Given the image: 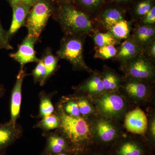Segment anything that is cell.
Segmentation results:
<instances>
[{
	"label": "cell",
	"instance_id": "1",
	"mask_svg": "<svg viewBox=\"0 0 155 155\" xmlns=\"http://www.w3.org/2000/svg\"><path fill=\"white\" fill-rule=\"evenodd\" d=\"M57 107L54 113L61 120L60 127L57 130L67 140L72 152L79 155L94 146L92 121L86 116L67 115L61 101Z\"/></svg>",
	"mask_w": 155,
	"mask_h": 155
},
{
	"label": "cell",
	"instance_id": "2",
	"mask_svg": "<svg viewBox=\"0 0 155 155\" xmlns=\"http://www.w3.org/2000/svg\"><path fill=\"white\" fill-rule=\"evenodd\" d=\"M52 16L59 22L66 35L81 36L92 28L89 17L71 4H59Z\"/></svg>",
	"mask_w": 155,
	"mask_h": 155
},
{
	"label": "cell",
	"instance_id": "3",
	"mask_svg": "<svg viewBox=\"0 0 155 155\" xmlns=\"http://www.w3.org/2000/svg\"><path fill=\"white\" fill-rule=\"evenodd\" d=\"M52 0H37L31 6L24 26L28 34L38 41L50 17L55 11Z\"/></svg>",
	"mask_w": 155,
	"mask_h": 155
},
{
	"label": "cell",
	"instance_id": "4",
	"mask_svg": "<svg viewBox=\"0 0 155 155\" xmlns=\"http://www.w3.org/2000/svg\"><path fill=\"white\" fill-rule=\"evenodd\" d=\"M94 145L108 150L123 135L112 120L103 116L92 121Z\"/></svg>",
	"mask_w": 155,
	"mask_h": 155
},
{
	"label": "cell",
	"instance_id": "5",
	"mask_svg": "<svg viewBox=\"0 0 155 155\" xmlns=\"http://www.w3.org/2000/svg\"><path fill=\"white\" fill-rule=\"evenodd\" d=\"M83 42L79 35H66L61 41L57 52L59 59L69 61L74 70H90L85 64L83 55Z\"/></svg>",
	"mask_w": 155,
	"mask_h": 155
},
{
	"label": "cell",
	"instance_id": "6",
	"mask_svg": "<svg viewBox=\"0 0 155 155\" xmlns=\"http://www.w3.org/2000/svg\"><path fill=\"white\" fill-rule=\"evenodd\" d=\"M93 101L102 115L111 120L120 119L127 110L125 98L116 91L105 92L95 97Z\"/></svg>",
	"mask_w": 155,
	"mask_h": 155
},
{
	"label": "cell",
	"instance_id": "7",
	"mask_svg": "<svg viewBox=\"0 0 155 155\" xmlns=\"http://www.w3.org/2000/svg\"><path fill=\"white\" fill-rule=\"evenodd\" d=\"M144 137L121 136L108 151L110 155H154Z\"/></svg>",
	"mask_w": 155,
	"mask_h": 155
},
{
	"label": "cell",
	"instance_id": "8",
	"mask_svg": "<svg viewBox=\"0 0 155 155\" xmlns=\"http://www.w3.org/2000/svg\"><path fill=\"white\" fill-rule=\"evenodd\" d=\"M130 61L125 70L130 78L146 82L154 77V67L148 60L140 57Z\"/></svg>",
	"mask_w": 155,
	"mask_h": 155
},
{
	"label": "cell",
	"instance_id": "9",
	"mask_svg": "<svg viewBox=\"0 0 155 155\" xmlns=\"http://www.w3.org/2000/svg\"><path fill=\"white\" fill-rule=\"evenodd\" d=\"M38 41L33 37L27 35L22 43L18 45L16 52L9 54L10 58L19 63L20 69L24 68L28 63H37L40 61L35 50V45Z\"/></svg>",
	"mask_w": 155,
	"mask_h": 155
},
{
	"label": "cell",
	"instance_id": "10",
	"mask_svg": "<svg viewBox=\"0 0 155 155\" xmlns=\"http://www.w3.org/2000/svg\"><path fill=\"white\" fill-rule=\"evenodd\" d=\"M126 97L136 104H145L152 97V93L145 81L130 78L123 87Z\"/></svg>",
	"mask_w": 155,
	"mask_h": 155
},
{
	"label": "cell",
	"instance_id": "11",
	"mask_svg": "<svg viewBox=\"0 0 155 155\" xmlns=\"http://www.w3.org/2000/svg\"><path fill=\"white\" fill-rule=\"evenodd\" d=\"M23 132L19 123H0V155H5L9 147L22 137Z\"/></svg>",
	"mask_w": 155,
	"mask_h": 155
},
{
	"label": "cell",
	"instance_id": "12",
	"mask_svg": "<svg viewBox=\"0 0 155 155\" xmlns=\"http://www.w3.org/2000/svg\"><path fill=\"white\" fill-rule=\"evenodd\" d=\"M148 123L146 114L140 108H136L128 112L125 116V128L133 134L144 136L147 129Z\"/></svg>",
	"mask_w": 155,
	"mask_h": 155
},
{
	"label": "cell",
	"instance_id": "13",
	"mask_svg": "<svg viewBox=\"0 0 155 155\" xmlns=\"http://www.w3.org/2000/svg\"><path fill=\"white\" fill-rule=\"evenodd\" d=\"M27 75L26 70L24 68L20 69L11 92L10 105L11 119L9 121L13 124L17 123V119H19L20 116L22 103V84L24 78Z\"/></svg>",
	"mask_w": 155,
	"mask_h": 155
},
{
	"label": "cell",
	"instance_id": "14",
	"mask_svg": "<svg viewBox=\"0 0 155 155\" xmlns=\"http://www.w3.org/2000/svg\"><path fill=\"white\" fill-rule=\"evenodd\" d=\"M42 135L46 138V142L44 150L42 153L49 154L62 153H74L67 140L57 129L54 132L43 133Z\"/></svg>",
	"mask_w": 155,
	"mask_h": 155
},
{
	"label": "cell",
	"instance_id": "15",
	"mask_svg": "<svg viewBox=\"0 0 155 155\" xmlns=\"http://www.w3.org/2000/svg\"><path fill=\"white\" fill-rule=\"evenodd\" d=\"M13 17L11 26L7 31V37L9 40L15 35L19 28L24 26L25 20L31 7L23 4H18L11 6Z\"/></svg>",
	"mask_w": 155,
	"mask_h": 155
},
{
	"label": "cell",
	"instance_id": "16",
	"mask_svg": "<svg viewBox=\"0 0 155 155\" xmlns=\"http://www.w3.org/2000/svg\"><path fill=\"white\" fill-rule=\"evenodd\" d=\"M80 92L88 94L91 96L96 97L105 92L102 76L94 74L83 84L76 89Z\"/></svg>",
	"mask_w": 155,
	"mask_h": 155
},
{
	"label": "cell",
	"instance_id": "17",
	"mask_svg": "<svg viewBox=\"0 0 155 155\" xmlns=\"http://www.w3.org/2000/svg\"><path fill=\"white\" fill-rule=\"evenodd\" d=\"M141 51L140 44L133 40L128 39L122 44L117 55L121 61H126L136 58Z\"/></svg>",
	"mask_w": 155,
	"mask_h": 155
},
{
	"label": "cell",
	"instance_id": "18",
	"mask_svg": "<svg viewBox=\"0 0 155 155\" xmlns=\"http://www.w3.org/2000/svg\"><path fill=\"white\" fill-rule=\"evenodd\" d=\"M56 94V92L47 93L42 91L39 94L40 99L39 110L37 118H42L54 114L55 109L52 102V98Z\"/></svg>",
	"mask_w": 155,
	"mask_h": 155
},
{
	"label": "cell",
	"instance_id": "19",
	"mask_svg": "<svg viewBox=\"0 0 155 155\" xmlns=\"http://www.w3.org/2000/svg\"><path fill=\"white\" fill-rule=\"evenodd\" d=\"M40 59L43 63L46 70V80L48 81L56 71L59 58L53 54L51 48L48 47L45 49Z\"/></svg>",
	"mask_w": 155,
	"mask_h": 155
},
{
	"label": "cell",
	"instance_id": "20",
	"mask_svg": "<svg viewBox=\"0 0 155 155\" xmlns=\"http://www.w3.org/2000/svg\"><path fill=\"white\" fill-rule=\"evenodd\" d=\"M61 120L54 113L41 118V120L35 125L33 128H38L43 131V133H47L50 130L58 129L60 127Z\"/></svg>",
	"mask_w": 155,
	"mask_h": 155
},
{
	"label": "cell",
	"instance_id": "21",
	"mask_svg": "<svg viewBox=\"0 0 155 155\" xmlns=\"http://www.w3.org/2000/svg\"><path fill=\"white\" fill-rule=\"evenodd\" d=\"M105 92H116L120 86V78L115 72L107 70L102 76Z\"/></svg>",
	"mask_w": 155,
	"mask_h": 155
},
{
	"label": "cell",
	"instance_id": "22",
	"mask_svg": "<svg viewBox=\"0 0 155 155\" xmlns=\"http://www.w3.org/2000/svg\"><path fill=\"white\" fill-rule=\"evenodd\" d=\"M110 32L116 39L127 38L130 31L129 22L123 19L109 28Z\"/></svg>",
	"mask_w": 155,
	"mask_h": 155
},
{
	"label": "cell",
	"instance_id": "23",
	"mask_svg": "<svg viewBox=\"0 0 155 155\" xmlns=\"http://www.w3.org/2000/svg\"><path fill=\"white\" fill-rule=\"evenodd\" d=\"M155 32L154 27L152 25H145L140 26L136 32L137 41L139 44H145L152 39Z\"/></svg>",
	"mask_w": 155,
	"mask_h": 155
},
{
	"label": "cell",
	"instance_id": "24",
	"mask_svg": "<svg viewBox=\"0 0 155 155\" xmlns=\"http://www.w3.org/2000/svg\"><path fill=\"white\" fill-rule=\"evenodd\" d=\"M123 19L122 13L116 9H107L102 15L103 23L109 28Z\"/></svg>",
	"mask_w": 155,
	"mask_h": 155
},
{
	"label": "cell",
	"instance_id": "25",
	"mask_svg": "<svg viewBox=\"0 0 155 155\" xmlns=\"http://www.w3.org/2000/svg\"><path fill=\"white\" fill-rule=\"evenodd\" d=\"M32 75L35 84L39 83L41 86H43L47 82L46 70L43 63L40 59L36 67L32 70Z\"/></svg>",
	"mask_w": 155,
	"mask_h": 155
},
{
	"label": "cell",
	"instance_id": "26",
	"mask_svg": "<svg viewBox=\"0 0 155 155\" xmlns=\"http://www.w3.org/2000/svg\"><path fill=\"white\" fill-rule=\"evenodd\" d=\"M116 39L110 32L98 33L94 37L95 43L99 48L108 45H114L116 42Z\"/></svg>",
	"mask_w": 155,
	"mask_h": 155
},
{
	"label": "cell",
	"instance_id": "27",
	"mask_svg": "<svg viewBox=\"0 0 155 155\" xmlns=\"http://www.w3.org/2000/svg\"><path fill=\"white\" fill-rule=\"evenodd\" d=\"M77 103L81 116H87L93 113V107L89 101L84 97H73Z\"/></svg>",
	"mask_w": 155,
	"mask_h": 155
},
{
	"label": "cell",
	"instance_id": "28",
	"mask_svg": "<svg viewBox=\"0 0 155 155\" xmlns=\"http://www.w3.org/2000/svg\"><path fill=\"white\" fill-rule=\"evenodd\" d=\"M118 51L114 45H110L99 48L96 55L97 58L107 60L115 57Z\"/></svg>",
	"mask_w": 155,
	"mask_h": 155
},
{
	"label": "cell",
	"instance_id": "29",
	"mask_svg": "<svg viewBox=\"0 0 155 155\" xmlns=\"http://www.w3.org/2000/svg\"><path fill=\"white\" fill-rule=\"evenodd\" d=\"M61 102L64 111L67 115L73 117H78L81 116L77 103L73 97L67 100L65 104L62 101Z\"/></svg>",
	"mask_w": 155,
	"mask_h": 155
},
{
	"label": "cell",
	"instance_id": "30",
	"mask_svg": "<svg viewBox=\"0 0 155 155\" xmlns=\"http://www.w3.org/2000/svg\"><path fill=\"white\" fill-rule=\"evenodd\" d=\"M0 48L1 49L11 50L14 48L10 43V40L7 37V31H6L1 23L0 20Z\"/></svg>",
	"mask_w": 155,
	"mask_h": 155
},
{
	"label": "cell",
	"instance_id": "31",
	"mask_svg": "<svg viewBox=\"0 0 155 155\" xmlns=\"http://www.w3.org/2000/svg\"><path fill=\"white\" fill-rule=\"evenodd\" d=\"M151 2L150 0H146L141 2L137 7V14L140 16H145L151 8Z\"/></svg>",
	"mask_w": 155,
	"mask_h": 155
},
{
	"label": "cell",
	"instance_id": "32",
	"mask_svg": "<svg viewBox=\"0 0 155 155\" xmlns=\"http://www.w3.org/2000/svg\"><path fill=\"white\" fill-rule=\"evenodd\" d=\"M78 3L85 8H95L102 3L103 0H78Z\"/></svg>",
	"mask_w": 155,
	"mask_h": 155
},
{
	"label": "cell",
	"instance_id": "33",
	"mask_svg": "<svg viewBox=\"0 0 155 155\" xmlns=\"http://www.w3.org/2000/svg\"><path fill=\"white\" fill-rule=\"evenodd\" d=\"M79 155H110L108 150L103 149L94 146L91 148L90 149Z\"/></svg>",
	"mask_w": 155,
	"mask_h": 155
},
{
	"label": "cell",
	"instance_id": "34",
	"mask_svg": "<svg viewBox=\"0 0 155 155\" xmlns=\"http://www.w3.org/2000/svg\"><path fill=\"white\" fill-rule=\"evenodd\" d=\"M145 25H151L155 22V7L153 6L145 15L143 20Z\"/></svg>",
	"mask_w": 155,
	"mask_h": 155
},
{
	"label": "cell",
	"instance_id": "35",
	"mask_svg": "<svg viewBox=\"0 0 155 155\" xmlns=\"http://www.w3.org/2000/svg\"><path fill=\"white\" fill-rule=\"evenodd\" d=\"M37 0H7L11 6L18 4H23L30 6L33 5Z\"/></svg>",
	"mask_w": 155,
	"mask_h": 155
},
{
	"label": "cell",
	"instance_id": "36",
	"mask_svg": "<svg viewBox=\"0 0 155 155\" xmlns=\"http://www.w3.org/2000/svg\"><path fill=\"white\" fill-rule=\"evenodd\" d=\"M148 52L150 55L153 58H155V41L153 42L149 47Z\"/></svg>",
	"mask_w": 155,
	"mask_h": 155
},
{
	"label": "cell",
	"instance_id": "37",
	"mask_svg": "<svg viewBox=\"0 0 155 155\" xmlns=\"http://www.w3.org/2000/svg\"><path fill=\"white\" fill-rule=\"evenodd\" d=\"M6 89L3 84H0V99L5 94Z\"/></svg>",
	"mask_w": 155,
	"mask_h": 155
},
{
	"label": "cell",
	"instance_id": "38",
	"mask_svg": "<svg viewBox=\"0 0 155 155\" xmlns=\"http://www.w3.org/2000/svg\"><path fill=\"white\" fill-rule=\"evenodd\" d=\"M53 2H55L59 4H71V2L73 0H52Z\"/></svg>",
	"mask_w": 155,
	"mask_h": 155
},
{
	"label": "cell",
	"instance_id": "39",
	"mask_svg": "<svg viewBox=\"0 0 155 155\" xmlns=\"http://www.w3.org/2000/svg\"><path fill=\"white\" fill-rule=\"evenodd\" d=\"M41 155H76L72 153H60L56 154H49L44 153H41Z\"/></svg>",
	"mask_w": 155,
	"mask_h": 155
},
{
	"label": "cell",
	"instance_id": "40",
	"mask_svg": "<svg viewBox=\"0 0 155 155\" xmlns=\"http://www.w3.org/2000/svg\"><path fill=\"white\" fill-rule=\"evenodd\" d=\"M114 1H116V2H124V1H127V0H114Z\"/></svg>",
	"mask_w": 155,
	"mask_h": 155
},
{
	"label": "cell",
	"instance_id": "41",
	"mask_svg": "<svg viewBox=\"0 0 155 155\" xmlns=\"http://www.w3.org/2000/svg\"><path fill=\"white\" fill-rule=\"evenodd\" d=\"M1 48H0V50H1Z\"/></svg>",
	"mask_w": 155,
	"mask_h": 155
}]
</instances>
